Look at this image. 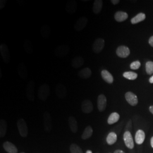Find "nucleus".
Wrapping results in <instances>:
<instances>
[{
	"label": "nucleus",
	"mask_w": 153,
	"mask_h": 153,
	"mask_svg": "<svg viewBox=\"0 0 153 153\" xmlns=\"http://www.w3.org/2000/svg\"><path fill=\"white\" fill-rule=\"evenodd\" d=\"M50 93L51 90L49 85L47 83H44L39 88L38 92V98L42 101H45L49 97Z\"/></svg>",
	"instance_id": "nucleus-1"
},
{
	"label": "nucleus",
	"mask_w": 153,
	"mask_h": 153,
	"mask_svg": "<svg viewBox=\"0 0 153 153\" xmlns=\"http://www.w3.org/2000/svg\"><path fill=\"white\" fill-rule=\"evenodd\" d=\"M70 48L66 45H61L57 47L54 50V54L59 58H63L69 53Z\"/></svg>",
	"instance_id": "nucleus-2"
},
{
	"label": "nucleus",
	"mask_w": 153,
	"mask_h": 153,
	"mask_svg": "<svg viewBox=\"0 0 153 153\" xmlns=\"http://www.w3.org/2000/svg\"><path fill=\"white\" fill-rule=\"evenodd\" d=\"M16 125H17V127H18L20 135L22 137L25 138V137H27L28 130L27 124H26L25 120L23 119H19L17 121Z\"/></svg>",
	"instance_id": "nucleus-3"
},
{
	"label": "nucleus",
	"mask_w": 153,
	"mask_h": 153,
	"mask_svg": "<svg viewBox=\"0 0 153 153\" xmlns=\"http://www.w3.org/2000/svg\"><path fill=\"white\" fill-rule=\"evenodd\" d=\"M0 52L2 60L6 64H8L10 60V55L7 45L5 43L0 45Z\"/></svg>",
	"instance_id": "nucleus-4"
},
{
	"label": "nucleus",
	"mask_w": 153,
	"mask_h": 153,
	"mask_svg": "<svg viewBox=\"0 0 153 153\" xmlns=\"http://www.w3.org/2000/svg\"><path fill=\"white\" fill-rule=\"evenodd\" d=\"M26 93L28 99L31 102H33L35 100V82L33 80L28 83Z\"/></svg>",
	"instance_id": "nucleus-5"
},
{
	"label": "nucleus",
	"mask_w": 153,
	"mask_h": 153,
	"mask_svg": "<svg viewBox=\"0 0 153 153\" xmlns=\"http://www.w3.org/2000/svg\"><path fill=\"white\" fill-rule=\"evenodd\" d=\"M105 45V41L102 38L97 39L92 45L93 52L95 53H99L103 49Z\"/></svg>",
	"instance_id": "nucleus-6"
},
{
	"label": "nucleus",
	"mask_w": 153,
	"mask_h": 153,
	"mask_svg": "<svg viewBox=\"0 0 153 153\" xmlns=\"http://www.w3.org/2000/svg\"><path fill=\"white\" fill-rule=\"evenodd\" d=\"M43 124L45 131L49 132L52 128V118L48 112L46 111L43 114Z\"/></svg>",
	"instance_id": "nucleus-7"
},
{
	"label": "nucleus",
	"mask_w": 153,
	"mask_h": 153,
	"mask_svg": "<svg viewBox=\"0 0 153 153\" xmlns=\"http://www.w3.org/2000/svg\"><path fill=\"white\" fill-rule=\"evenodd\" d=\"M123 139L126 146L129 149H133L134 147V141L132 137L131 133L129 131H126L124 132L123 135Z\"/></svg>",
	"instance_id": "nucleus-8"
},
{
	"label": "nucleus",
	"mask_w": 153,
	"mask_h": 153,
	"mask_svg": "<svg viewBox=\"0 0 153 153\" xmlns=\"http://www.w3.org/2000/svg\"><path fill=\"white\" fill-rule=\"evenodd\" d=\"M88 23V18L85 16H81L76 21L74 28L76 31H81L86 26Z\"/></svg>",
	"instance_id": "nucleus-9"
},
{
	"label": "nucleus",
	"mask_w": 153,
	"mask_h": 153,
	"mask_svg": "<svg viewBox=\"0 0 153 153\" xmlns=\"http://www.w3.org/2000/svg\"><path fill=\"white\" fill-rule=\"evenodd\" d=\"M56 95L60 99H64L67 96V89L64 85L59 83L56 87Z\"/></svg>",
	"instance_id": "nucleus-10"
},
{
	"label": "nucleus",
	"mask_w": 153,
	"mask_h": 153,
	"mask_svg": "<svg viewBox=\"0 0 153 153\" xmlns=\"http://www.w3.org/2000/svg\"><path fill=\"white\" fill-rule=\"evenodd\" d=\"M116 53V55L120 58H126L130 55L131 51L128 47L125 45H121L117 47Z\"/></svg>",
	"instance_id": "nucleus-11"
},
{
	"label": "nucleus",
	"mask_w": 153,
	"mask_h": 153,
	"mask_svg": "<svg viewBox=\"0 0 153 153\" xmlns=\"http://www.w3.org/2000/svg\"><path fill=\"white\" fill-rule=\"evenodd\" d=\"M97 106L99 112H103L107 107V98L103 94L99 95L97 99Z\"/></svg>",
	"instance_id": "nucleus-12"
},
{
	"label": "nucleus",
	"mask_w": 153,
	"mask_h": 153,
	"mask_svg": "<svg viewBox=\"0 0 153 153\" xmlns=\"http://www.w3.org/2000/svg\"><path fill=\"white\" fill-rule=\"evenodd\" d=\"M125 98L127 102L130 105H131V106H135L138 104V100L137 95L132 92L128 91L126 93Z\"/></svg>",
	"instance_id": "nucleus-13"
},
{
	"label": "nucleus",
	"mask_w": 153,
	"mask_h": 153,
	"mask_svg": "<svg viewBox=\"0 0 153 153\" xmlns=\"http://www.w3.org/2000/svg\"><path fill=\"white\" fill-rule=\"evenodd\" d=\"M82 112L85 114H90L93 111L94 107L92 102L88 99L83 100L81 104Z\"/></svg>",
	"instance_id": "nucleus-14"
},
{
	"label": "nucleus",
	"mask_w": 153,
	"mask_h": 153,
	"mask_svg": "<svg viewBox=\"0 0 153 153\" xmlns=\"http://www.w3.org/2000/svg\"><path fill=\"white\" fill-rule=\"evenodd\" d=\"M77 3L75 0H69L66 2L65 10L69 14L76 13L77 9Z\"/></svg>",
	"instance_id": "nucleus-15"
},
{
	"label": "nucleus",
	"mask_w": 153,
	"mask_h": 153,
	"mask_svg": "<svg viewBox=\"0 0 153 153\" xmlns=\"http://www.w3.org/2000/svg\"><path fill=\"white\" fill-rule=\"evenodd\" d=\"M17 71L19 76L23 79H26L28 76V71L26 66L24 64H20L17 66Z\"/></svg>",
	"instance_id": "nucleus-16"
},
{
	"label": "nucleus",
	"mask_w": 153,
	"mask_h": 153,
	"mask_svg": "<svg viewBox=\"0 0 153 153\" xmlns=\"http://www.w3.org/2000/svg\"><path fill=\"white\" fill-rule=\"evenodd\" d=\"M3 147L7 153H18V149L16 146L11 142H9V141L4 142L3 144Z\"/></svg>",
	"instance_id": "nucleus-17"
},
{
	"label": "nucleus",
	"mask_w": 153,
	"mask_h": 153,
	"mask_svg": "<svg viewBox=\"0 0 153 153\" xmlns=\"http://www.w3.org/2000/svg\"><path fill=\"white\" fill-rule=\"evenodd\" d=\"M92 71L88 68H83L78 72V75L83 79H86L91 76Z\"/></svg>",
	"instance_id": "nucleus-18"
},
{
	"label": "nucleus",
	"mask_w": 153,
	"mask_h": 153,
	"mask_svg": "<svg viewBox=\"0 0 153 153\" xmlns=\"http://www.w3.org/2000/svg\"><path fill=\"white\" fill-rule=\"evenodd\" d=\"M115 19L118 22H123L125 21L128 18V14L124 11H117L114 15Z\"/></svg>",
	"instance_id": "nucleus-19"
},
{
	"label": "nucleus",
	"mask_w": 153,
	"mask_h": 153,
	"mask_svg": "<svg viewBox=\"0 0 153 153\" xmlns=\"http://www.w3.org/2000/svg\"><path fill=\"white\" fill-rule=\"evenodd\" d=\"M101 76L105 82L112 84L114 82V77L107 70H103L101 71Z\"/></svg>",
	"instance_id": "nucleus-20"
},
{
	"label": "nucleus",
	"mask_w": 153,
	"mask_h": 153,
	"mask_svg": "<svg viewBox=\"0 0 153 153\" xmlns=\"http://www.w3.org/2000/svg\"><path fill=\"white\" fill-rule=\"evenodd\" d=\"M40 32L41 36L44 39H47L49 38V36L51 35V30L48 25H44L42 26Z\"/></svg>",
	"instance_id": "nucleus-21"
},
{
	"label": "nucleus",
	"mask_w": 153,
	"mask_h": 153,
	"mask_svg": "<svg viewBox=\"0 0 153 153\" xmlns=\"http://www.w3.org/2000/svg\"><path fill=\"white\" fill-rule=\"evenodd\" d=\"M68 123L71 131L74 133H76L78 129V126L76 118L72 116H71L68 119Z\"/></svg>",
	"instance_id": "nucleus-22"
},
{
	"label": "nucleus",
	"mask_w": 153,
	"mask_h": 153,
	"mask_svg": "<svg viewBox=\"0 0 153 153\" xmlns=\"http://www.w3.org/2000/svg\"><path fill=\"white\" fill-rule=\"evenodd\" d=\"M145 139V133L143 131L139 129L137 131L135 136V141L138 145L142 144Z\"/></svg>",
	"instance_id": "nucleus-23"
},
{
	"label": "nucleus",
	"mask_w": 153,
	"mask_h": 153,
	"mask_svg": "<svg viewBox=\"0 0 153 153\" xmlns=\"http://www.w3.org/2000/svg\"><path fill=\"white\" fill-rule=\"evenodd\" d=\"M85 63V60L81 56H76L71 61V66L74 68H79L81 67Z\"/></svg>",
	"instance_id": "nucleus-24"
},
{
	"label": "nucleus",
	"mask_w": 153,
	"mask_h": 153,
	"mask_svg": "<svg viewBox=\"0 0 153 153\" xmlns=\"http://www.w3.org/2000/svg\"><path fill=\"white\" fill-rule=\"evenodd\" d=\"M103 2L102 0H95L94 2L93 6V11L95 14H98L100 13L102 9Z\"/></svg>",
	"instance_id": "nucleus-25"
},
{
	"label": "nucleus",
	"mask_w": 153,
	"mask_h": 153,
	"mask_svg": "<svg viewBox=\"0 0 153 153\" xmlns=\"http://www.w3.org/2000/svg\"><path fill=\"white\" fill-rule=\"evenodd\" d=\"M120 119V115L117 112H113L111 115H109L107 123L109 125L114 124L116 123H117Z\"/></svg>",
	"instance_id": "nucleus-26"
},
{
	"label": "nucleus",
	"mask_w": 153,
	"mask_h": 153,
	"mask_svg": "<svg viewBox=\"0 0 153 153\" xmlns=\"http://www.w3.org/2000/svg\"><path fill=\"white\" fill-rule=\"evenodd\" d=\"M117 140V137L116 133L114 131H112V132H110L108 134L106 138V141L109 145H114L115 142H116Z\"/></svg>",
	"instance_id": "nucleus-27"
},
{
	"label": "nucleus",
	"mask_w": 153,
	"mask_h": 153,
	"mask_svg": "<svg viewBox=\"0 0 153 153\" xmlns=\"http://www.w3.org/2000/svg\"><path fill=\"white\" fill-rule=\"evenodd\" d=\"M93 133V129L91 126H88L86 127L82 133L81 138L83 140H87L91 137Z\"/></svg>",
	"instance_id": "nucleus-28"
},
{
	"label": "nucleus",
	"mask_w": 153,
	"mask_h": 153,
	"mask_svg": "<svg viewBox=\"0 0 153 153\" xmlns=\"http://www.w3.org/2000/svg\"><path fill=\"white\" fill-rule=\"evenodd\" d=\"M146 18V15L143 13H140L139 14H138L137 16L133 17V18H131V24L134 25V24H137L139 22H142L143 21H144Z\"/></svg>",
	"instance_id": "nucleus-29"
},
{
	"label": "nucleus",
	"mask_w": 153,
	"mask_h": 153,
	"mask_svg": "<svg viewBox=\"0 0 153 153\" xmlns=\"http://www.w3.org/2000/svg\"><path fill=\"white\" fill-rule=\"evenodd\" d=\"M24 48L28 55H32L33 52V44L30 40H26L24 43Z\"/></svg>",
	"instance_id": "nucleus-30"
},
{
	"label": "nucleus",
	"mask_w": 153,
	"mask_h": 153,
	"mask_svg": "<svg viewBox=\"0 0 153 153\" xmlns=\"http://www.w3.org/2000/svg\"><path fill=\"white\" fill-rule=\"evenodd\" d=\"M7 123L4 119L0 121V137L2 138L5 136L7 131Z\"/></svg>",
	"instance_id": "nucleus-31"
},
{
	"label": "nucleus",
	"mask_w": 153,
	"mask_h": 153,
	"mask_svg": "<svg viewBox=\"0 0 153 153\" xmlns=\"http://www.w3.org/2000/svg\"><path fill=\"white\" fill-rule=\"evenodd\" d=\"M123 76L127 79L135 80L138 76V74L133 71H126L123 73Z\"/></svg>",
	"instance_id": "nucleus-32"
},
{
	"label": "nucleus",
	"mask_w": 153,
	"mask_h": 153,
	"mask_svg": "<svg viewBox=\"0 0 153 153\" xmlns=\"http://www.w3.org/2000/svg\"><path fill=\"white\" fill-rule=\"evenodd\" d=\"M70 151L71 153H83L82 149L76 143H72L70 146Z\"/></svg>",
	"instance_id": "nucleus-33"
},
{
	"label": "nucleus",
	"mask_w": 153,
	"mask_h": 153,
	"mask_svg": "<svg viewBox=\"0 0 153 153\" xmlns=\"http://www.w3.org/2000/svg\"><path fill=\"white\" fill-rule=\"evenodd\" d=\"M146 71L149 75H151L153 73V62L148 61L146 63Z\"/></svg>",
	"instance_id": "nucleus-34"
},
{
	"label": "nucleus",
	"mask_w": 153,
	"mask_h": 153,
	"mask_svg": "<svg viewBox=\"0 0 153 153\" xmlns=\"http://www.w3.org/2000/svg\"><path fill=\"white\" fill-rule=\"evenodd\" d=\"M141 66V63L139 61H135L132 62L131 65H130V68L132 70H137Z\"/></svg>",
	"instance_id": "nucleus-35"
},
{
	"label": "nucleus",
	"mask_w": 153,
	"mask_h": 153,
	"mask_svg": "<svg viewBox=\"0 0 153 153\" xmlns=\"http://www.w3.org/2000/svg\"><path fill=\"white\" fill-rule=\"evenodd\" d=\"M6 4V1L5 0H1L0 1V9H3Z\"/></svg>",
	"instance_id": "nucleus-36"
},
{
	"label": "nucleus",
	"mask_w": 153,
	"mask_h": 153,
	"mask_svg": "<svg viewBox=\"0 0 153 153\" xmlns=\"http://www.w3.org/2000/svg\"><path fill=\"white\" fill-rule=\"evenodd\" d=\"M149 44L152 46V47H153V36H151L150 39H149Z\"/></svg>",
	"instance_id": "nucleus-37"
},
{
	"label": "nucleus",
	"mask_w": 153,
	"mask_h": 153,
	"mask_svg": "<svg viewBox=\"0 0 153 153\" xmlns=\"http://www.w3.org/2000/svg\"><path fill=\"white\" fill-rule=\"evenodd\" d=\"M111 2L112 3L113 5H116L120 2V1L119 0H111Z\"/></svg>",
	"instance_id": "nucleus-38"
},
{
	"label": "nucleus",
	"mask_w": 153,
	"mask_h": 153,
	"mask_svg": "<svg viewBox=\"0 0 153 153\" xmlns=\"http://www.w3.org/2000/svg\"><path fill=\"white\" fill-rule=\"evenodd\" d=\"M114 153H126L124 152H123V150H115Z\"/></svg>",
	"instance_id": "nucleus-39"
},
{
	"label": "nucleus",
	"mask_w": 153,
	"mask_h": 153,
	"mask_svg": "<svg viewBox=\"0 0 153 153\" xmlns=\"http://www.w3.org/2000/svg\"><path fill=\"white\" fill-rule=\"evenodd\" d=\"M149 111H150V112L153 115V105H151V106L149 107Z\"/></svg>",
	"instance_id": "nucleus-40"
},
{
	"label": "nucleus",
	"mask_w": 153,
	"mask_h": 153,
	"mask_svg": "<svg viewBox=\"0 0 153 153\" xmlns=\"http://www.w3.org/2000/svg\"><path fill=\"white\" fill-rule=\"evenodd\" d=\"M149 82H150V83H153V76H152L150 78V79H149Z\"/></svg>",
	"instance_id": "nucleus-41"
},
{
	"label": "nucleus",
	"mask_w": 153,
	"mask_h": 153,
	"mask_svg": "<svg viewBox=\"0 0 153 153\" xmlns=\"http://www.w3.org/2000/svg\"><path fill=\"white\" fill-rule=\"evenodd\" d=\"M150 144H151V146H152V148L153 149V136L152 137V138H151Z\"/></svg>",
	"instance_id": "nucleus-42"
},
{
	"label": "nucleus",
	"mask_w": 153,
	"mask_h": 153,
	"mask_svg": "<svg viewBox=\"0 0 153 153\" xmlns=\"http://www.w3.org/2000/svg\"><path fill=\"white\" fill-rule=\"evenodd\" d=\"M86 153H93V152H92V151H91V150H87L86 151Z\"/></svg>",
	"instance_id": "nucleus-43"
},
{
	"label": "nucleus",
	"mask_w": 153,
	"mask_h": 153,
	"mask_svg": "<svg viewBox=\"0 0 153 153\" xmlns=\"http://www.w3.org/2000/svg\"><path fill=\"white\" fill-rule=\"evenodd\" d=\"M23 153V152H22V153Z\"/></svg>",
	"instance_id": "nucleus-44"
}]
</instances>
